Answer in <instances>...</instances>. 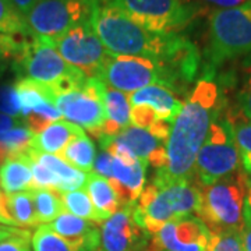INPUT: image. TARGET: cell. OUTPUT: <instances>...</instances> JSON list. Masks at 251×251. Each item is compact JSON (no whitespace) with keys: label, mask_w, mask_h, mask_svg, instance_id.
Listing matches in <instances>:
<instances>
[{"label":"cell","mask_w":251,"mask_h":251,"mask_svg":"<svg viewBox=\"0 0 251 251\" xmlns=\"http://www.w3.org/2000/svg\"><path fill=\"white\" fill-rule=\"evenodd\" d=\"M212 251H243L242 234L239 232L214 234Z\"/></svg>","instance_id":"obj_36"},{"label":"cell","mask_w":251,"mask_h":251,"mask_svg":"<svg viewBox=\"0 0 251 251\" xmlns=\"http://www.w3.org/2000/svg\"><path fill=\"white\" fill-rule=\"evenodd\" d=\"M239 105L242 108L244 117L251 122V73L239 94Z\"/></svg>","instance_id":"obj_39"},{"label":"cell","mask_w":251,"mask_h":251,"mask_svg":"<svg viewBox=\"0 0 251 251\" xmlns=\"http://www.w3.org/2000/svg\"><path fill=\"white\" fill-rule=\"evenodd\" d=\"M224 98L215 81L204 77L198 81L176 116L166 141L168 163L156 171L153 186L158 188L194 179V166L209 128L221 117Z\"/></svg>","instance_id":"obj_2"},{"label":"cell","mask_w":251,"mask_h":251,"mask_svg":"<svg viewBox=\"0 0 251 251\" xmlns=\"http://www.w3.org/2000/svg\"><path fill=\"white\" fill-rule=\"evenodd\" d=\"M94 0H38L25 16L28 34L54 39L90 20Z\"/></svg>","instance_id":"obj_9"},{"label":"cell","mask_w":251,"mask_h":251,"mask_svg":"<svg viewBox=\"0 0 251 251\" xmlns=\"http://www.w3.org/2000/svg\"><path fill=\"white\" fill-rule=\"evenodd\" d=\"M202 190L194 180L177 181L158 188L148 186L143 190L133 206L135 224L148 234H156L165 225L198 214Z\"/></svg>","instance_id":"obj_3"},{"label":"cell","mask_w":251,"mask_h":251,"mask_svg":"<svg viewBox=\"0 0 251 251\" xmlns=\"http://www.w3.org/2000/svg\"><path fill=\"white\" fill-rule=\"evenodd\" d=\"M92 25L110 54L140 56L168 63L184 88L200 66L197 46L179 34H156L138 25L115 0H94Z\"/></svg>","instance_id":"obj_1"},{"label":"cell","mask_w":251,"mask_h":251,"mask_svg":"<svg viewBox=\"0 0 251 251\" xmlns=\"http://www.w3.org/2000/svg\"><path fill=\"white\" fill-rule=\"evenodd\" d=\"M27 232V229H21V227H11V226H6V225H0V243L7 240L13 236H18Z\"/></svg>","instance_id":"obj_44"},{"label":"cell","mask_w":251,"mask_h":251,"mask_svg":"<svg viewBox=\"0 0 251 251\" xmlns=\"http://www.w3.org/2000/svg\"><path fill=\"white\" fill-rule=\"evenodd\" d=\"M31 232L27 230L23 234L13 236L0 243V251H31Z\"/></svg>","instance_id":"obj_37"},{"label":"cell","mask_w":251,"mask_h":251,"mask_svg":"<svg viewBox=\"0 0 251 251\" xmlns=\"http://www.w3.org/2000/svg\"><path fill=\"white\" fill-rule=\"evenodd\" d=\"M232 126L243 169L247 175H251V122H237L232 123Z\"/></svg>","instance_id":"obj_31"},{"label":"cell","mask_w":251,"mask_h":251,"mask_svg":"<svg viewBox=\"0 0 251 251\" xmlns=\"http://www.w3.org/2000/svg\"><path fill=\"white\" fill-rule=\"evenodd\" d=\"M112 165H113V155L106 150H102L100 153L95 158L92 173H97L108 180L112 179Z\"/></svg>","instance_id":"obj_38"},{"label":"cell","mask_w":251,"mask_h":251,"mask_svg":"<svg viewBox=\"0 0 251 251\" xmlns=\"http://www.w3.org/2000/svg\"><path fill=\"white\" fill-rule=\"evenodd\" d=\"M17 90L20 103H21V115L25 117L34 110L41 108L45 103H54L56 94L50 87L36 81L18 78L14 84Z\"/></svg>","instance_id":"obj_23"},{"label":"cell","mask_w":251,"mask_h":251,"mask_svg":"<svg viewBox=\"0 0 251 251\" xmlns=\"http://www.w3.org/2000/svg\"><path fill=\"white\" fill-rule=\"evenodd\" d=\"M138 25L156 34H177L196 17L197 9L181 0H115Z\"/></svg>","instance_id":"obj_10"},{"label":"cell","mask_w":251,"mask_h":251,"mask_svg":"<svg viewBox=\"0 0 251 251\" xmlns=\"http://www.w3.org/2000/svg\"><path fill=\"white\" fill-rule=\"evenodd\" d=\"M48 226L75 251H98L100 229L95 222L81 219L64 211Z\"/></svg>","instance_id":"obj_15"},{"label":"cell","mask_w":251,"mask_h":251,"mask_svg":"<svg viewBox=\"0 0 251 251\" xmlns=\"http://www.w3.org/2000/svg\"><path fill=\"white\" fill-rule=\"evenodd\" d=\"M63 201L64 209L74 216H78L81 219L90 221V222H103V219L98 214L97 208L91 201L87 190H75V191H67V193H59Z\"/></svg>","instance_id":"obj_28"},{"label":"cell","mask_w":251,"mask_h":251,"mask_svg":"<svg viewBox=\"0 0 251 251\" xmlns=\"http://www.w3.org/2000/svg\"><path fill=\"white\" fill-rule=\"evenodd\" d=\"M32 197L39 225H49L66 211L60 194L56 190L35 188L32 190Z\"/></svg>","instance_id":"obj_27"},{"label":"cell","mask_w":251,"mask_h":251,"mask_svg":"<svg viewBox=\"0 0 251 251\" xmlns=\"http://www.w3.org/2000/svg\"><path fill=\"white\" fill-rule=\"evenodd\" d=\"M7 205L10 215L18 227H34L39 225L34 205L32 190L7 194Z\"/></svg>","instance_id":"obj_26"},{"label":"cell","mask_w":251,"mask_h":251,"mask_svg":"<svg viewBox=\"0 0 251 251\" xmlns=\"http://www.w3.org/2000/svg\"><path fill=\"white\" fill-rule=\"evenodd\" d=\"M158 120L156 112L150 105H135L130 112V123L138 128L148 130Z\"/></svg>","instance_id":"obj_35"},{"label":"cell","mask_w":251,"mask_h":251,"mask_svg":"<svg viewBox=\"0 0 251 251\" xmlns=\"http://www.w3.org/2000/svg\"><path fill=\"white\" fill-rule=\"evenodd\" d=\"M32 159V158H31ZM32 176L35 188H49L56 190L59 187V179L50 169H48L42 163L32 159Z\"/></svg>","instance_id":"obj_34"},{"label":"cell","mask_w":251,"mask_h":251,"mask_svg":"<svg viewBox=\"0 0 251 251\" xmlns=\"http://www.w3.org/2000/svg\"><path fill=\"white\" fill-rule=\"evenodd\" d=\"M46 41L70 66L84 73L90 78H99L109 52L97 35L91 18L69 29L66 34Z\"/></svg>","instance_id":"obj_11"},{"label":"cell","mask_w":251,"mask_h":251,"mask_svg":"<svg viewBox=\"0 0 251 251\" xmlns=\"http://www.w3.org/2000/svg\"><path fill=\"white\" fill-rule=\"evenodd\" d=\"M247 179L242 172L215 181L202 190V201L197 216L212 234L224 232L242 233Z\"/></svg>","instance_id":"obj_6"},{"label":"cell","mask_w":251,"mask_h":251,"mask_svg":"<svg viewBox=\"0 0 251 251\" xmlns=\"http://www.w3.org/2000/svg\"><path fill=\"white\" fill-rule=\"evenodd\" d=\"M130 103L135 105H150L156 112L158 119L173 123L176 116L183 108V102L176 97V92L166 85L153 84L143 90L130 94Z\"/></svg>","instance_id":"obj_16"},{"label":"cell","mask_w":251,"mask_h":251,"mask_svg":"<svg viewBox=\"0 0 251 251\" xmlns=\"http://www.w3.org/2000/svg\"><path fill=\"white\" fill-rule=\"evenodd\" d=\"M148 163L140 159H135L131 163H126L113 156V165H112V179L123 184L133 201H137L140 194L143 193L144 184H145V171ZM110 180V179H109Z\"/></svg>","instance_id":"obj_24"},{"label":"cell","mask_w":251,"mask_h":251,"mask_svg":"<svg viewBox=\"0 0 251 251\" xmlns=\"http://www.w3.org/2000/svg\"><path fill=\"white\" fill-rule=\"evenodd\" d=\"M0 32L9 35H29L25 17L11 0H0Z\"/></svg>","instance_id":"obj_29"},{"label":"cell","mask_w":251,"mask_h":251,"mask_svg":"<svg viewBox=\"0 0 251 251\" xmlns=\"http://www.w3.org/2000/svg\"><path fill=\"white\" fill-rule=\"evenodd\" d=\"M244 204L251 212V175H249V179H247V194H246V202Z\"/></svg>","instance_id":"obj_46"},{"label":"cell","mask_w":251,"mask_h":251,"mask_svg":"<svg viewBox=\"0 0 251 251\" xmlns=\"http://www.w3.org/2000/svg\"><path fill=\"white\" fill-rule=\"evenodd\" d=\"M214 234L198 216L168 222L151 236L148 251H212Z\"/></svg>","instance_id":"obj_13"},{"label":"cell","mask_w":251,"mask_h":251,"mask_svg":"<svg viewBox=\"0 0 251 251\" xmlns=\"http://www.w3.org/2000/svg\"><path fill=\"white\" fill-rule=\"evenodd\" d=\"M0 113L11 117L21 115V103L14 85H0Z\"/></svg>","instance_id":"obj_32"},{"label":"cell","mask_w":251,"mask_h":251,"mask_svg":"<svg viewBox=\"0 0 251 251\" xmlns=\"http://www.w3.org/2000/svg\"><path fill=\"white\" fill-rule=\"evenodd\" d=\"M247 53H251V1L214 10L208 20V70Z\"/></svg>","instance_id":"obj_5"},{"label":"cell","mask_w":251,"mask_h":251,"mask_svg":"<svg viewBox=\"0 0 251 251\" xmlns=\"http://www.w3.org/2000/svg\"><path fill=\"white\" fill-rule=\"evenodd\" d=\"M59 158H62L63 161H66L69 165H72L80 171L92 173L94 161H95V147L90 137L85 134V131L81 130L80 133L67 144V147L63 150Z\"/></svg>","instance_id":"obj_25"},{"label":"cell","mask_w":251,"mask_h":251,"mask_svg":"<svg viewBox=\"0 0 251 251\" xmlns=\"http://www.w3.org/2000/svg\"><path fill=\"white\" fill-rule=\"evenodd\" d=\"M11 1L17 7L18 11L25 17L28 14V11L34 7V4H35L38 0H11Z\"/></svg>","instance_id":"obj_45"},{"label":"cell","mask_w":251,"mask_h":251,"mask_svg":"<svg viewBox=\"0 0 251 251\" xmlns=\"http://www.w3.org/2000/svg\"><path fill=\"white\" fill-rule=\"evenodd\" d=\"M87 193L103 222L122 209L116 193L110 186L109 180L97 173H88Z\"/></svg>","instance_id":"obj_22"},{"label":"cell","mask_w":251,"mask_h":251,"mask_svg":"<svg viewBox=\"0 0 251 251\" xmlns=\"http://www.w3.org/2000/svg\"><path fill=\"white\" fill-rule=\"evenodd\" d=\"M103 106L106 119L99 137L115 138L123 128L130 126L131 103L128 95L122 91L106 87L103 92Z\"/></svg>","instance_id":"obj_18"},{"label":"cell","mask_w":251,"mask_h":251,"mask_svg":"<svg viewBox=\"0 0 251 251\" xmlns=\"http://www.w3.org/2000/svg\"><path fill=\"white\" fill-rule=\"evenodd\" d=\"M106 85L98 77H88L78 90L56 95L54 105L60 115L70 123L99 137L105 123L103 92Z\"/></svg>","instance_id":"obj_12"},{"label":"cell","mask_w":251,"mask_h":251,"mask_svg":"<svg viewBox=\"0 0 251 251\" xmlns=\"http://www.w3.org/2000/svg\"><path fill=\"white\" fill-rule=\"evenodd\" d=\"M99 78L109 88L125 94H133L153 84L166 85L175 92H181L183 90L168 63L140 56L109 53Z\"/></svg>","instance_id":"obj_7"},{"label":"cell","mask_w":251,"mask_h":251,"mask_svg":"<svg viewBox=\"0 0 251 251\" xmlns=\"http://www.w3.org/2000/svg\"><path fill=\"white\" fill-rule=\"evenodd\" d=\"M246 202V201H244ZM244 224L242 229L243 251H251V212L244 204Z\"/></svg>","instance_id":"obj_40"},{"label":"cell","mask_w":251,"mask_h":251,"mask_svg":"<svg viewBox=\"0 0 251 251\" xmlns=\"http://www.w3.org/2000/svg\"><path fill=\"white\" fill-rule=\"evenodd\" d=\"M24 41H18L14 35L0 32V72H3L10 60H16L21 52Z\"/></svg>","instance_id":"obj_33"},{"label":"cell","mask_w":251,"mask_h":251,"mask_svg":"<svg viewBox=\"0 0 251 251\" xmlns=\"http://www.w3.org/2000/svg\"><path fill=\"white\" fill-rule=\"evenodd\" d=\"M112 141L130 151L137 159L147 163L153 152L166 148V141L156 138L145 128H138L134 126L123 128L115 138H112Z\"/></svg>","instance_id":"obj_21"},{"label":"cell","mask_w":251,"mask_h":251,"mask_svg":"<svg viewBox=\"0 0 251 251\" xmlns=\"http://www.w3.org/2000/svg\"><path fill=\"white\" fill-rule=\"evenodd\" d=\"M18 126H23V123L17 120V117H11L4 115V113H0V133H4L7 130L11 128H16Z\"/></svg>","instance_id":"obj_43"},{"label":"cell","mask_w":251,"mask_h":251,"mask_svg":"<svg viewBox=\"0 0 251 251\" xmlns=\"http://www.w3.org/2000/svg\"><path fill=\"white\" fill-rule=\"evenodd\" d=\"M81 127L73 125L67 120H57L48 126L44 131L34 135L31 141V150L38 152L60 155L67 144L72 141L75 135L80 133Z\"/></svg>","instance_id":"obj_20"},{"label":"cell","mask_w":251,"mask_h":251,"mask_svg":"<svg viewBox=\"0 0 251 251\" xmlns=\"http://www.w3.org/2000/svg\"><path fill=\"white\" fill-rule=\"evenodd\" d=\"M204 4L206 6H211V7H215L216 10H222V9H233V7H237V6H242L247 1H251V0H201Z\"/></svg>","instance_id":"obj_42"},{"label":"cell","mask_w":251,"mask_h":251,"mask_svg":"<svg viewBox=\"0 0 251 251\" xmlns=\"http://www.w3.org/2000/svg\"><path fill=\"white\" fill-rule=\"evenodd\" d=\"M31 247L34 251H75L48 225H39L36 227L31 236Z\"/></svg>","instance_id":"obj_30"},{"label":"cell","mask_w":251,"mask_h":251,"mask_svg":"<svg viewBox=\"0 0 251 251\" xmlns=\"http://www.w3.org/2000/svg\"><path fill=\"white\" fill-rule=\"evenodd\" d=\"M240 153L234 140L233 126L227 119H216L194 166V179L202 187L225 179L239 171Z\"/></svg>","instance_id":"obj_8"},{"label":"cell","mask_w":251,"mask_h":251,"mask_svg":"<svg viewBox=\"0 0 251 251\" xmlns=\"http://www.w3.org/2000/svg\"><path fill=\"white\" fill-rule=\"evenodd\" d=\"M14 67L20 78L45 84L56 95L78 90L88 80L84 73L66 62L46 39L36 36L23 42Z\"/></svg>","instance_id":"obj_4"},{"label":"cell","mask_w":251,"mask_h":251,"mask_svg":"<svg viewBox=\"0 0 251 251\" xmlns=\"http://www.w3.org/2000/svg\"><path fill=\"white\" fill-rule=\"evenodd\" d=\"M151 234L135 224L133 206H126L100 226L98 251H148Z\"/></svg>","instance_id":"obj_14"},{"label":"cell","mask_w":251,"mask_h":251,"mask_svg":"<svg viewBox=\"0 0 251 251\" xmlns=\"http://www.w3.org/2000/svg\"><path fill=\"white\" fill-rule=\"evenodd\" d=\"M0 225H6L11 227H18L17 224L14 222V219L11 218L7 205V194L1 191L0 188Z\"/></svg>","instance_id":"obj_41"},{"label":"cell","mask_w":251,"mask_h":251,"mask_svg":"<svg viewBox=\"0 0 251 251\" xmlns=\"http://www.w3.org/2000/svg\"><path fill=\"white\" fill-rule=\"evenodd\" d=\"M0 188L6 194L35 190L29 153H16L0 165Z\"/></svg>","instance_id":"obj_17"},{"label":"cell","mask_w":251,"mask_h":251,"mask_svg":"<svg viewBox=\"0 0 251 251\" xmlns=\"http://www.w3.org/2000/svg\"><path fill=\"white\" fill-rule=\"evenodd\" d=\"M28 153L34 161L42 163L44 166L50 169L57 176V179H59L57 193L75 191V190H82L84 187H87L88 173L69 165L67 162L63 161L62 158H59L57 155L38 152V151H34L31 148L28 150Z\"/></svg>","instance_id":"obj_19"}]
</instances>
